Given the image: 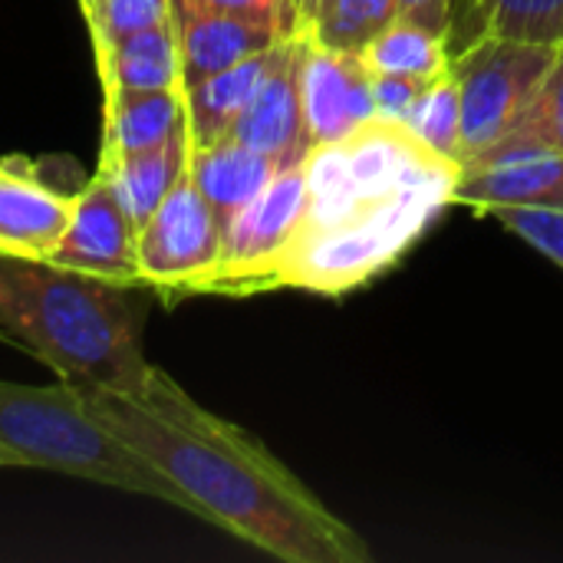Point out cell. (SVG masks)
I'll return each mask as SVG.
<instances>
[{"instance_id": "obj_4", "label": "cell", "mask_w": 563, "mask_h": 563, "mask_svg": "<svg viewBox=\"0 0 563 563\" xmlns=\"http://www.w3.org/2000/svg\"><path fill=\"white\" fill-rule=\"evenodd\" d=\"M0 445L23 468L76 475L188 511L185 495L89 412L76 383L20 386L0 379Z\"/></svg>"}, {"instance_id": "obj_7", "label": "cell", "mask_w": 563, "mask_h": 563, "mask_svg": "<svg viewBox=\"0 0 563 563\" xmlns=\"http://www.w3.org/2000/svg\"><path fill=\"white\" fill-rule=\"evenodd\" d=\"M307 211V172L280 168L228 224L221 238V264L205 284V294H257L267 290L271 267L290 244Z\"/></svg>"}, {"instance_id": "obj_20", "label": "cell", "mask_w": 563, "mask_h": 563, "mask_svg": "<svg viewBox=\"0 0 563 563\" xmlns=\"http://www.w3.org/2000/svg\"><path fill=\"white\" fill-rule=\"evenodd\" d=\"M360 56L369 73H396V76H412L426 82L449 73V40L402 16L386 23L360 49Z\"/></svg>"}, {"instance_id": "obj_12", "label": "cell", "mask_w": 563, "mask_h": 563, "mask_svg": "<svg viewBox=\"0 0 563 563\" xmlns=\"http://www.w3.org/2000/svg\"><path fill=\"white\" fill-rule=\"evenodd\" d=\"M181 63V89L274 46L280 33L267 23L214 13V10H181L172 16Z\"/></svg>"}, {"instance_id": "obj_9", "label": "cell", "mask_w": 563, "mask_h": 563, "mask_svg": "<svg viewBox=\"0 0 563 563\" xmlns=\"http://www.w3.org/2000/svg\"><path fill=\"white\" fill-rule=\"evenodd\" d=\"M307 36H280L274 46L271 69L231 129V139L241 145L271 155L280 168L300 165L307 158L310 135L303 122V99H300V69H303Z\"/></svg>"}, {"instance_id": "obj_32", "label": "cell", "mask_w": 563, "mask_h": 563, "mask_svg": "<svg viewBox=\"0 0 563 563\" xmlns=\"http://www.w3.org/2000/svg\"><path fill=\"white\" fill-rule=\"evenodd\" d=\"M0 468H16V459H13L3 445H0Z\"/></svg>"}, {"instance_id": "obj_17", "label": "cell", "mask_w": 563, "mask_h": 563, "mask_svg": "<svg viewBox=\"0 0 563 563\" xmlns=\"http://www.w3.org/2000/svg\"><path fill=\"white\" fill-rule=\"evenodd\" d=\"M188 172L224 231V224L280 172V165L228 135L208 148H188Z\"/></svg>"}, {"instance_id": "obj_21", "label": "cell", "mask_w": 563, "mask_h": 563, "mask_svg": "<svg viewBox=\"0 0 563 563\" xmlns=\"http://www.w3.org/2000/svg\"><path fill=\"white\" fill-rule=\"evenodd\" d=\"M505 36L525 43H563V0H478L475 40Z\"/></svg>"}, {"instance_id": "obj_16", "label": "cell", "mask_w": 563, "mask_h": 563, "mask_svg": "<svg viewBox=\"0 0 563 563\" xmlns=\"http://www.w3.org/2000/svg\"><path fill=\"white\" fill-rule=\"evenodd\" d=\"M96 73L102 99L115 92H152V89H181L178 40L172 23H158L139 33H129L109 43L96 56Z\"/></svg>"}, {"instance_id": "obj_15", "label": "cell", "mask_w": 563, "mask_h": 563, "mask_svg": "<svg viewBox=\"0 0 563 563\" xmlns=\"http://www.w3.org/2000/svg\"><path fill=\"white\" fill-rule=\"evenodd\" d=\"M185 129V92H115L102 99V145L99 168L115 165L125 155L155 148Z\"/></svg>"}, {"instance_id": "obj_2", "label": "cell", "mask_w": 563, "mask_h": 563, "mask_svg": "<svg viewBox=\"0 0 563 563\" xmlns=\"http://www.w3.org/2000/svg\"><path fill=\"white\" fill-rule=\"evenodd\" d=\"M307 211L271 267L267 290L343 297L389 271L452 205L462 165L402 119L373 115L303 158Z\"/></svg>"}, {"instance_id": "obj_8", "label": "cell", "mask_w": 563, "mask_h": 563, "mask_svg": "<svg viewBox=\"0 0 563 563\" xmlns=\"http://www.w3.org/2000/svg\"><path fill=\"white\" fill-rule=\"evenodd\" d=\"M49 264L145 287L139 274V228L122 211L102 172H92L76 191V211L53 247Z\"/></svg>"}, {"instance_id": "obj_5", "label": "cell", "mask_w": 563, "mask_h": 563, "mask_svg": "<svg viewBox=\"0 0 563 563\" xmlns=\"http://www.w3.org/2000/svg\"><path fill=\"white\" fill-rule=\"evenodd\" d=\"M558 46L478 36L449 56L462 102V168L488 152L538 92Z\"/></svg>"}, {"instance_id": "obj_30", "label": "cell", "mask_w": 563, "mask_h": 563, "mask_svg": "<svg viewBox=\"0 0 563 563\" xmlns=\"http://www.w3.org/2000/svg\"><path fill=\"white\" fill-rule=\"evenodd\" d=\"M294 16H297V33L300 36H310L313 30V20H317V10H320V0H287Z\"/></svg>"}, {"instance_id": "obj_13", "label": "cell", "mask_w": 563, "mask_h": 563, "mask_svg": "<svg viewBox=\"0 0 563 563\" xmlns=\"http://www.w3.org/2000/svg\"><path fill=\"white\" fill-rule=\"evenodd\" d=\"M452 205L492 214L495 208H563V152L521 155L482 168H462Z\"/></svg>"}, {"instance_id": "obj_14", "label": "cell", "mask_w": 563, "mask_h": 563, "mask_svg": "<svg viewBox=\"0 0 563 563\" xmlns=\"http://www.w3.org/2000/svg\"><path fill=\"white\" fill-rule=\"evenodd\" d=\"M277 46V43H274ZM274 46L181 89L185 92V132H188V148H208L221 139L231 135L234 122L241 119V112L251 106V99L257 96L271 59H274Z\"/></svg>"}, {"instance_id": "obj_31", "label": "cell", "mask_w": 563, "mask_h": 563, "mask_svg": "<svg viewBox=\"0 0 563 563\" xmlns=\"http://www.w3.org/2000/svg\"><path fill=\"white\" fill-rule=\"evenodd\" d=\"M79 10H82V16H86V23H89V30L99 23V13H102V0H79Z\"/></svg>"}, {"instance_id": "obj_6", "label": "cell", "mask_w": 563, "mask_h": 563, "mask_svg": "<svg viewBox=\"0 0 563 563\" xmlns=\"http://www.w3.org/2000/svg\"><path fill=\"white\" fill-rule=\"evenodd\" d=\"M221 221L185 165L165 201L139 228L142 284L165 294H205L221 264Z\"/></svg>"}, {"instance_id": "obj_22", "label": "cell", "mask_w": 563, "mask_h": 563, "mask_svg": "<svg viewBox=\"0 0 563 563\" xmlns=\"http://www.w3.org/2000/svg\"><path fill=\"white\" fill-rule=\"evenodd\" d=\"M393 20L396 0H320L310 40L360 53Z\"/></svg>"}, {"instance_id": "obj_24", "label": "cell", "mask_w": 563, "mask_h": 563, "mask_svg": "<svg viewBox=\"0 0 563 563\" xmlns=\"http://www.w3.org/2000/svg\"><path fill=\"white\" fill-rule=\"evenodd\" d=\"M158 23H172V0H102L99 23L89 30L92 53L99 56L109 43Z\"/></svg>"}, {"instance_id": "obj_29", "label": "cell", "mask_w": 563, "mask_h": 563, "mask_svg": "<svg viewBox=\"0 0 563 563\" xmlns=\"http://www.w3.org/2000/svg\"><path fill=\"white\" fill-rule=\"evenodd\" d=\"M475 10L478 0H452V33H449V56L459 53L475 40Z\"/></svg>"}, {"instance_id": "obj_19", "label": "cell", "mask_w": 563, "mask_h": 563, "mask_svg": "<svg viewBox=\"0 0 563 563\" xmlns=\"http://www.w3.org/2000/svg\"><path fill=\"white\" fill-rule=\"evenodd\" d=\"M538 152H563V43H558L554 59H551L538 92L531 96V102L525 106L518 122L465 168H482V165L538 155Z\"/></svg>"}, {"instance_id": "obj_28", "label": "cell", "mask_w": 563, "mask_h": 563, "mask_svg": "<svg viewBox=\"0 0 563 563\" xmlns=\"http://www.w3.org/2000/svg\"><path fill=\"white\" fill-rule=\"evenodd\" d=\"M396 16L442 33L445 40L452 33V0H396Z\"/></svg>"}, {"instance_id": "obj_23", "label": "cell", "mask_w": 563, "mask_h": 563, "mask_svg": "<svg viewBox=\"0 0 563 563\" xmlns=\"http://www.w3.org/2000/svg\"><path fill=\"white\" fill-rule=\"evenodd\" d=\"M406 125L439 155L462 165V102H459V82L452 73L432 79L412 112L406 115Z\"/></svg>"}, {"instance_id": "obj_27", "label": "cell", "mask_w": 563, "mask_h": 563, "mask_svg": "<svg viewBox=\"0 0 563 563\" xmlns=\"http://www.w3.org/2000/svg\"><path fill=\"white\" fill-rule=\"evenodd\" d=\"M369 82H373L376 115H389V119H402V122L412 112V106L419 102L422 89L429 86L426 79L396 76V73H369Z\"/></svg>"}, {"instance_id": "obj_11", "label": "cell", "mask_w": 563, "mask_h": 563, "mask_svg": "<svg viewBox=\"0 0 563 563\" xmlns=\"http://www.w3.org/2000/svg\"><path fill=\"white\" fill-rule=\"evenodd\" d=\"M73 211V191L43 181L20 158H0V254L49 261Z\"/></svg>"}, {"instance_id": "obj_10", "label": "cell", "mask_w": 563, "mask_h": 563, "mask_svg": "<svg viewBox=\"0 0 563 563\" xmlns=\"http://www.w3.org/2000/svg\"><path fill=\"white\" fill-rule=\"evenodd\" d=\"M300 99L310 145L336 142L376 115L369 69L360 53L333 49L307 36Z\"/></svg>"}, {"instance_id": "obj_18", "label": "cell", "mask_w": 563, "mask_h": 563, "mask_svg": "<svg viewBox=\"0 0 563 563\" xmlns=\"http://www.w3.org/2000/svg\"><path fill=\"white\" fill-rule=\"evenodd\" d=\"M185 165H188V132L181 129L155 148L125 155L106 168L96 165V172H102L109 178L122 211L129 214V221L135 228H142L155 214V208L165 201V195L172 191V185L178 181Z\"/></svg>"}, {"instance_id": "obj_26", "label": "cell", "mask_w": 563, "mask_h": 563, "mask_svg": "<svg viewBox=\"0 0 563 563\" xmlns=\"http://www.w3.org/2000/svg\"><path fill=\"white\" fill-rule=\"evenodd\" d=\"M181 10H214V13H234L257 23L274 26L280 36H300L297 16L287 0H172V16Z\"/></svg>"}, {"instance_id": "obj_3", "label": "cell", "mask_w": 563, "mask_h": 563, "mask_svg": "<svg viewBox=\"0 0 563 563\" xmlns=\"http://www.w3.org/2000/svg\"><path fill=\"white\" fill-rule=\"evenodd\" d=\"M135 284L0 254V327L59 379L139 393L155 363L142 350Z\"/></svg>"}, {"instance_id": "obj_25", "label": "cell", "mask_w": 563, "mask_h": 563, "mask_svg": "<svg viewBox=\"0 0 563 563\" xmlns=\"http://www.w3.org/2000/svg\"><path fill=\"white\" fill-rule=\"evenodd\" d=\"M492 218L501 221L505 231L528 241L534 251L563 267V208H495Z\"/></svg>"}, {"instance_id": "obj_1", "label": "cell", "mask_w": 563, "mask_h": 563, "mask_svg": "<svg viewBox=\"0 0 563 563\" xmlns=\"http://www.w3.org/2000/svg\"><path fill=\"white\" fill-rule=\"evenodd\" d=\"M89 412L158 468L188 515L284 563H369L373 551L264 442L152 366L139 393L76 383Z\"/></svg>"}]
</instances>
